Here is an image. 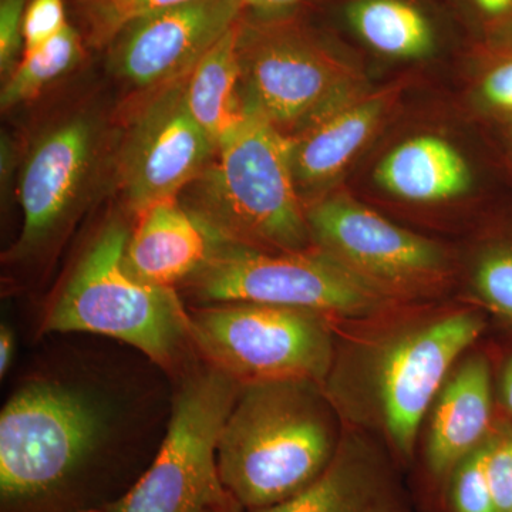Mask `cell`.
<instances>
[{
	"label": "cell",
	"instance_id": "obj_16",
	"mask_svg": "<svg viewBox=\"0 0 512 512\" xmlns=\"http://www.w3.org/2000/svg\"><path fill=\"white\" fill-rule=\"evenodd\" d=\"M493 380L484 356H470L448 377L434 400L424 471L433 487L443 490L448 474L490 437Z\"/></svg>",
	"mask_w": 512,
	"mask_h": 512
},
{
	"label": "cell",
	"instance_id": "obj_25",
	"mask_svg": "<svg viewBox=\"0 0 512 512\" xmlns=\"http://www.w3.org/2000/svg\"><path fill=\"white\" fill-rule=\"evenodd\" d=\"M69 25L64 0H30L23 22V53L46 45Z\"/></svg>",
	"mask_w": 512,
	"mask_h": 512
},
{
	"label": "cell",
	"instance_id": "obj_7",
	"mask_svg": "<svg viewBox=\"0 0 512 512\" xmlns=\"http://www.w3.org/2000/svg\"><path fill=\"white\" fill-rule=\"evenodd\" d=\"M241 386L214 366L188 377L153 464L104 512H202L229 500L218 441Z\"/></svg>",
	"mask_w": 512,
	"mask_h": 512
},
{
	"label": "cell",
	"instance_id": "obj_3",
	"mask_svg": "<svg viewBox=\"0 0 512 512\" xmlns=\"http://www.w3.org/2000/svg\"><path fill=\"white\" fill-rule=\"evenodd\" d=\"M244 109L289 136L316 114L367 90L362 70L291 12L239 19Z\"/></svg>",
	"mask_w": 512,
	"mask_h": 512
},
{
	"label": "cell",
	"instance_id": "obj_22",
	"mask_svg": "<svg viewBox=\"0 0 512 512\" xmlns=\"http://www.w3.org/2000/svg\"><path fill=\"white\" fill-rule=\"evenodd\" d=\"M484 443L448 474L441 490L446 512H495L485 473Z\"/></svg>",
	"mask_w": 512,
	"mask_h": 512
},
{
	"label": "cell",
	"instance_id": "obj_19",
	"mask_svg": "<svg viewBox=\"0 0 512 512\" xmlns=\"http://www.w3.org/2000/svg\"><path fill=\"white\" fill-rule=\"evenodd\" d=\"M346 20L367 47L390 59H424L436 49L433 20L414 0H350Z\"/></svg>",
	"mask_w": 512,
	"mask_h": 512
},
{
	"label": "cell",
	"instance_id": "obj_31",
	"mask_svg": "<svg viewBox=\"0 0 512 512\" xmlns=\"http://www.w3.org/2000/svg\"><path fill=\"white\" fill-rule=\"evenodd\" d=\"M501 396L512 416V356L504 367L503 377H501Z\"/></svg>",
	"mask_w": 512,
	"mask_h": 512
},
{
	"label": "cell",
	"instance_id": "obj_23",
	"mask_svg": "<svg viewBox=\"0 0 512 512\" xmlns=\"http://www.w3.org/2000/svg\"><path fill=\"white\" fill-rule=\"evenodd\" d=\"M474 286L484 305L512 320V247L497 249L481 259Z\"/></svg>",
	"mask_w": 512,
	"mask_h": 512
},
{
	"label": "cell",
	"instance_id": "obj_26",
	"mask_svg": "<svg viewBox=\"0 0 512 512\" xmlns=\"http://www.w3.org/2000/svg\"><path fill=\"white\" fill-rule=\"evenodd\" d=\"M30 0H0V72L8 77L23 55V22Z\"/></svg>",
	"mask_w": 512,
	"mask_h": 512
},
{
	"label": "cell",
	"instance_id": "obj_32",
	"mask_svg": "<svg viewBox=\"0 0 512 512\" xmlns=\"http://www.w3.org/2000/svg\"><path fill=\"white\" fill-rule=\"evenodd\" d=\"M202 512H247L244 510L241 504L235 500L234 497L229 498V500L225 501V503L212 505V507L207 508Z\"/></svg>",
	"mask_w": 512,
	"mask_h": 512
},
{
	"label": "cell",
	"instance_id": "obj_1",
	"mask_svg": "<svg viewBox=\"0 0 512 512\" xmlns=\"http://www.w3.org/2000/svg\"><path fill=\"white\" fill-rule=\"evenodd\" d=\"M342 437L323 384H242L218 441L222 485L247 512L272 507L311 485Z\"/></svg>",
	"mask_w": 512,
	"mask_h": 512
},
{
	"label": "cell",
	"instance_id": "obj_13",
	"mask_svg": "<svg viewBox=\"0 0 512 512\" xmlns=\"http://www.w3.org/2000/svg\"><path fill=\"white\" fill-rule=\"evenodd\" d=\"M389 86L357 94L316 114L289 134L291 161L298 190L316 191L339 177L367 146L389 116L400 94Z\"/></svg>",
	"mask_w": 512,
	"mask_h": 512
},
{
	"label": "cell",
	"instance_id": "obj_18",
	"mask_svg": "<svg viewBox=\"0 0 512 512\" xmlns=\"http://www.w3.org/2000/svg\"><path fill=\"white\" fill-rule=\"evenodd\" d=\"M238 32L239 20L201 57L185 82L188 110L217 147L245 116Z\"/></svg>",
	"mask_w": 512,
	"mask_h": 512
},
{
	"label": "cell",
	"instance_id": "obj_8",
	"mask_svg": "<svg viewBox=\"0 0 512 512\" xmlns=\"http://www.w3.org/2000/svg\"><path fill=\"white\" fill-rule=\"evenodd\" d=\"M313 244L396 301L426 295L448 276V259L430 239L407 231L343 192L306 205Z\"/></svg>",
	"mask_w": 512,
	"mask_h": 512
},
{
	"label": "cell",
	"instance_id": "obj_15",
	"mask_svg": "<svg viewBox=\"0 0 512 512\" xmlns=\"http://www.w3.org/2000/svg\"><path fill=\"white\" fill-rule=\"evenodd\" d=\"M123 265L143 284L175 288L207 264L222 241L180 198L158 202L137 215Z\"/></svg>",
	"mask_w": 512,
	"mask_h": 512
},
{
	"label": "cell",
	"instance_id": "obj_14",
	"mask_svg": "<svg viewBox=\"0 0 512 512\" xmlns=\"http://www.w3.org/2000/svg\"><path fill=\"white\" fill-rule=\"evenodd\" d=\"M254 512H412L410 498L382 448L343 436L326 470L301 493Z\"/></svg>",
	"mask_w": 512,
	"mask_h": 512
},
{
	"label": "cell",
	"instance_id": "obj_9",
	"mask_svg": "<svg viewBox=\"0 0 512 512\" xmlns=\"http://www.w3.org/2000/svg\"><path fill=\"white\" fill-rule=\"evenodd\" d=\"M484 328L480 313H446L399 333L377 357V409L387 439L403 463L413 460L421 423L454 363Z\"/></svg>",
	"mask_w": 512,
	"mask_h": 512
},
{
	"label": "cell",
	"instance_id": "obj_5",
	"mask_svg": "<svg viewBox=\"0 0 512 512\" xmlns=\"http://www.w3.org/2000/svg\"><path fill=\"white\" fill-rule=\"evenodd\" d=\"M181 288L198 305L264 303L329 319L370 318L394 301L319 248L268 251L225 239Z\"/></svg>",
	"mask_w": 512,
	"mask_h": 512
},
{
	"label": "cell",
	"instance_id": "obj_20",
	"mask_svg": "<svg viewBox=\"0 0 512 512\" xmlns=\"http://www.w3.org/2000/svg\"><path fill=\"white\" fill-rule=\"evenodd\" d=\"M86 46L80 30L70 23L46 45L23 53L0 94L2 110H10L36 99L46 87L80 63Z\"/></svg>",
	"mask_w": 512,
	"mask_h": 512
},
{
	"label": "cell",
	"instance_id": "obj_17",
	"mask_svg": "<svg viewBox=\"0 0 512 512\" xmlns=\"http://www.w3.org/2000/svg\"><path fill=\"white\" fill-rule=\"evenodd\" d=\"M375 177L393 197L419 204L453 200L466 194L473 183L463 154L436 136L403 141L377 165Z\"/></svg>",
	"mask_w": 512,
	"mask_h": 512
},
{
	"label": "cell",
	"instance_id": "obj_30",
	"mask_svg": "<svg viewBox=\"0 0 512 512\" xmlns=\"http://www.w3.org/2000/svg\"><path fill=\"white\" fill-rule=\"evenodd\" d=\"M13 355H15V336L9 326L2 325L0 328V375H8L12 366Z\"/></svg>",
	"mask_w": 512,
	"mask_h": 512
},
{
	"label": "cell",
	"instance_id": "obj_33",
	"mask_svg": "<svg viewBox=\"0 0 512 512\" xmlns=\"http://www.w3.org/2000/svg\"><path fill=\"white\" fill-rule=\"evenodd\" d=\"M511 140H512V130H511Z\"/></svg>",
	"mask_w": 512,
	"mask_h": 512
},
{
	"label": "cell",
	"instance_id": "obj_28",
	"mask_svg": "<svg viewBox=\"0 0 512 512\" xmlns=\"http://www.w3.org/2000/svg\"><path fill=\"white\" fill-rule=\"evenodd\" d=\"M480 96L490 109L512 114V55L488 67L480 83Z\"/></svg>",
	"mask_w": 512,
	"mask_h": 512
},
{
	"label": "cell",
	"instance_id": "obj_11",
	"mask_svg": "<svg viewBox=\"0 0 512 512\" xmlns=\"http://www.w3.org/2000/svg\"><path fill=\"white\" fill-rule=\"evenodd\" d=\"M245 12L244 0H185L153 13L110 43V70L138 89H160L187 76Z\"/></svg>",
	"mask_w": 512,
	"mask_h": 512
},
{
	"label": "cell",
	"instance_id": "obj_24",
	"mask_svg": "<svg viewBox=\"0 0 512 512\" xmlns=\"http://www.w3.org/2000/svg\"><path fill=\"white\" fill-rule=\"evenodd\" d=\"M485 446V473L495 512H512V434L488 437Z\"/></svg>",
	"mask_w": 512,
	"mask_h": 512
},
{
	"label": "cell",
	"instance_id": "obj_12",
	"mask_svg": "<svg viewBox=\"0 0 512 512\" xmlns=\"http://www.w3.org/2000/svg\"><path fill=\"white\" fill-rule=\"evenodd\" d=\"M97 144L96 123L86 116L62 121L37 141L20 177L23 227L9 256L18 261L39 254L63 231L86 191Z\"/></svg>",
	"mask_w": 512,
	"mask_h": 512
},
{
	"label": "cell",
	"instance_id": "obj_27",
	"mask_svg": "<svg viewBox=\"0 0 512 512\" xmlns=\"http://www.w3.org/2000/svg\"><path fill=\"white\" fill-rule=\"evenodd\" d=\"M473 25L494 43L512 40V0H460Z\"/></svg>",
	"mask_w": 512,
	"mask_h": 512
},
{
	"label": "cell",
	"instance_id": "obj_10",
	"mask_svg": "<svg viewBox=\"0 0 512 512\" xmlns=\"http://www.w3.org/2000/svg\"><path fill=\"white\" fill-rule=\"evenodd\" d=\"M187 76L154 90L121 146L120 190L137 215L158 202L180 198L217 153L215 141L188 110Z\"/></svg>",
	"mask_w": 512,
	"mask_h": 512
},
{
	"label": "cell",
	"instance_id": "obj_4",
	"mask_svg": "<svg viewBox=\"0 0 512 512\" xmlns=\"http://www.w3.org/2000/svg\"><path fill=\"white\" fill-rule=\"evenodd\" d=\"M128 229L111 222L82 256L45 318V332L109 336L173 366L190 338L177 289L143 284L123 265Z\"/></svg>",
	"mask_w": 512,
	"mask_h": 512
},
{
	"label": "cell",
	"instance_id": "obj_2",
	"mask_svg": "<svg viewBox=\"0 0 512 512\" xmlns=\"http://www.w3.org/2000/svg\"><path fill=\"white\" fill-rule=\"evenodd\" d=\"M183 205L222 239L268 251L315 248L296 185L291 141L254 110L218 143Z\"/></svg>",
	"mask_w": 512,
	"mask_h": 512
},
{
	"label": "cell",
	"instance_id": "obj_21",
	"mask_svg": "<svg viewBox=\"0 0 512 512\" xmlns=\"http://www.w3.org/2000/svg\"><path fill=\"white\" fill-rule=\"evenodd\" d=\"M185 0H73L84 42L93 49H107L131 23Z\"/></svg>",
	"mask_w": 512,
	"mask_h": 512
},
{
	"label": "cell",
	"instance_id": "obj_29",
	"mask_svg": "<svg viewBox=\"0 0 512 512\" xmlns=\"http://www.w3.org/2000/svg\"><path fill=\"white\" fill-rule=\"evenodd\" d=\"M303 2L306 0H244L245 8L249 12L264 13V15L291 12V9Z\"/></svg>",
	"mask_w": 512,
	"mask_h": 512
},
{
	"label": "cell",
	"instance_id": "obj_6",
	"mask_svg": "<svg viewBox=\"0 0 512 512\" xmlns=\"http://www.w3.org/2000/svg\"><path fill=\"white\" fill-rule=\"evenodd\" d=\"M190 338L210 366L241 384L311 380L333 366L328 316L264 303L200 305L188 311Z\"/></svg>",
	"mask_w": 512,
	"mask_h": 512
}]
</instances>
